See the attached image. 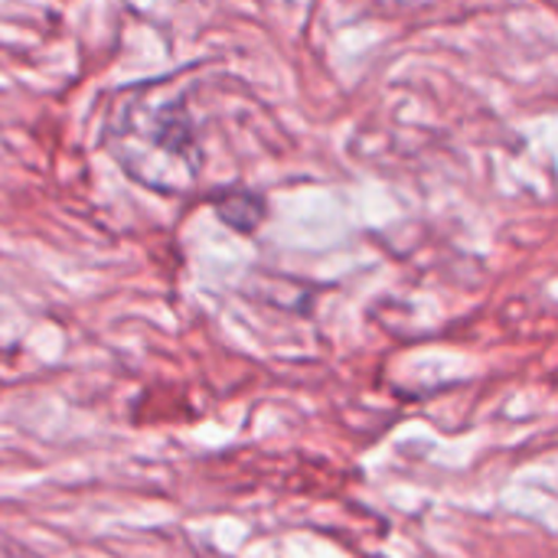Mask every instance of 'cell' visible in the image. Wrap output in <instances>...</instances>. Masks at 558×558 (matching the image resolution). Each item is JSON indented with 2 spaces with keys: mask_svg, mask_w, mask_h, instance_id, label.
Listing matches in <instances>:
<instances>
[{
  "mask_svg": "<svg viewBox=\"0 0 558 558\" xmlns=\"http://www.w3.org/2000/svg\"><path fill=\"white\" fill-rule=\"evenodd\" d=\"M216 216L242 232V235H252L262 222H265V199L255 193V190H245V186H222L209 196Z\"/></svg>",
  "mask_w": 558,
  "mask_h": 558,
  "instance_id": "cell-1",
  "label": "cell"
}]
</instances>
